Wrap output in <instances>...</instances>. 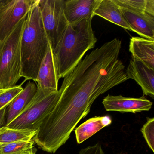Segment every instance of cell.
<instances>
[{
    "mask_svg": "<svg viewBox=\"0 0 154 154\" xmlns=\"http://www.w3.org/2000/svg\"><path fill=\"white\" fill-rule=\"evenodd\" d=\"M101 0L65 1L64 12L68 24H74L85 19L93 18L94 11Z\"/></svg>",
    "mask_w": 154,
    "mask_h": 154,
    "instance_id": "8fae6325",
    "label": "cell"
},
{
    "mask_svg": "<svg viewBox=\"0 0 154 154\" xmlns=\"http://www.w3.org/2000/svg\"><path fill=\"white\" fill-rule=\"evenodd\" d=\"M8 106L0 110V128L6 125V114Z\"/></svg>",
    "mask_w": 154,
    "mask_h": 154,
    "instance_id": "603a6c76",
    "label": "cell"
},
{
    "mask_svg": "<svg viewBox=\"0 0 154 154\" xmlns=\"http://www.w3.org/2000/svg\"><path fill=\"white\" fill-rule=\"evenodd\" d=\"M120 9L124 18L133 32L141 37L154 40V17L127 9Z\"/></svg>",
    "mask_w": 154,
    "mask_h": 154,
    "instance_id": "7c38bea8",
    "label": "cell"
},
{
    "mask_svg": "<svg viewBox=\"0 0 154 154\" xmlns=\"http://www.w3.org/2000/svg\"><path fill=\"white\" fill-rule=\"evenodd\" d=\"M35 0H5L0 5V43L26 16Z\"/></svg>",
    "mask_w": 154,
    "mask_h": 154,
    "instance_id": "52a82bcc",
    "label": "cell"
},
{
    "mask_svg": "<svg viewBox=\"0 0 154 154\" xmlns=\"http://www.w3.org/2000/svg\"><path fill=\"white\" fill-rule=\"evenodd\" d=\"M59 96L58 91L51 92L37 88V91L30 102L6 126L17 129L38 130L45 117L57 102Z\"/></svg>",
    "mask_w": 154,
    "mask_h": 154,
    "instance_id": "5b68a950",
    "label": "cell"
},
{
    "mask_svg": "<svg viewBox=\"0 0 154 154\" xmlns=\"http://www.w3.org/2000/svg\"><path fill=\"white\" fill-rule=\"evenodd\" d=\"M64 0H39L44 28L54 52L68 26L64 12Z\"/></svg>",
    "mask_w": 154,
    "mask_h": 154,
    "instance_id": "8992f818",
    "label": "cell"
},
{
    "mask_svg": "<svg viewBox=\"0 0 154 154\" xmlns=\"http://www.w3.org/2000/svg\"><path fill=\"white\" fill-rule=\"evenodd\" d=\"M94 16H99L126 30L132 31L124 18L120 8L113 0H101L94 11Z\"/></svg>",
    "mask_w": 154,
    "mask_h": 154,
    "instance_id": "9a60e30c",
    "label": "cell"
},
{
    "mask_svg": "<svg viewBox=\"0 0 154 154\" xmlns=\"http://www.w3.org/2000/svg\"><path fill=\"white\" fill-rule=\"evenodd\" d=\"M79 154H105L99 143L93 146L87 147L80 150Z\"/></svg>",
    "mask_w": 154,
    "mask_h": 154,
    "instance_id": "7402d4cb",
    "label": "cell"
},
{
    "mask_svg": "<svg viewBox=\"0 0 154 154\" xmlns=\"http://www.w3.org/2000/svg\"><path fill=\"white\" fill-rule=\"evenodd\" d=\"M120 8L154 17V0H113Z\"/></svg>",
    "mask_w": 154,
    "mask_h": 154,
    "instance_id": "ac0fdd59",
    "label": "cell"
},
{
    "mask_svg": "<svg viewBox=\"0 0 154 154\" xmlns=\"http://www.w3.org/2000/svg\"><path fill=\"white\" fill-rule=\"evenodd\" d=\"M37 91V86L35 82L29 81L25 88L7 108L6 125L12 121L30 102Z\"/></svg>",
    "mask_w": 154,
    "mask_h": 154,
    "instance_id": "5bb4252c",
    "label": "cell"
},
{
    "mask_svg": "<svg viewBox=\"0 0 154 154\" xmlns=\"http://www.w3.org/2000/svg\"><path fill=\"white\" fill-rule=\"evenodd\" d=\"M111 123V119L109 116L93 117L87 120L75 130L77 143L81 144Z\"/></svg>",
    "mask_w": 154,
    "mask_h": 154,
    "instance_id": "2e32d148",
    "label": "cell"
},
{
    "mask_svg": "<svg viewBox=\"0 0 154 154\" xmlns=\"http://www.w3.org/2000/svg\"><path fill=\"white\" fill-rule=\"evenodd\" d=\"M59 79L55 54L49 43L47 52L40 65L35 83L38 88L56 92L58 91Z\"/></svg>",
    "mask_w": 154,
    "mask_h": 154,
    "instance_id": "ba28073f",
    "label": "cell"
},
{
    "mask_svg": "<svg viewBox=\"0 0 154 154\" xmlns=\"http://www.w3.org/2000/svg\"><path fill=\"white\" fill-rule=\"evenodd\" d=\"M1 90H0V91H1Z\"/></svg>",
    "mask_w": 154,
    "mask_h": 154,
    "instance_id": "d4e9b609",
    "label": "cell"
},
{
    "mask_svg": "<svg viewBox=\"0 0 154 154\" xmlns=\"http://www.w3.org/2000/svg\"><path fill=\"white\" fill-rule=\"evenodd\" d=\"M141 132L147 144L154 152V118H148L146 123L141 129Z\"/></svg>",
    "mask_w": 154,
    "mask_h": 154,
    "instance_id": "44dd1931",
    "label": "cell"
},
{
    "mask_svg": "<svg viewBox=\"0 0 154 154\" xmlns=\"http://www.w3.org/2000/svg\"><path fill=\"white\" fill-rule=\"evenodd\" d=\"M129 52L132 59L140 61L154 70V40L132 37L130 40Z\"/></svg>",
    "mask_w": 154,
    "mask_h": 154,
    "instance_id": "4fadbf2b",
    "label": "cell"
},
{
    "mask_svg": "<svg viewBox=\"0 0 154 154\" xmlns=\"http://www.w3.org/2000/svg\"><path fill=\"white\" fill-rule=\"evenodd\" d=\"M5 0H0V5H1L2 3L4 2Z\"/></svg>",
    "mask_w": 154,
    "mask_h": 154,
    "instance_id": "cb8c5ba5",
    "label": "cell"
},
{
    "mask_svg": "<svg viewBox=\"0 0 154 154\" xmlns=\"http://www.w3.org/2000/svg\"><path fill=\"white\" fill-rule=\"evenodd\" d=\"M16 86L6 90H2L0 91V110L8 106L14 99L23 90L22 85Z\"/></svg>",
    "mask_w": 154,
    "mask_h": 154,
    "instance_id": "ffe728a7",
    "label": "cell"
},
{
    "mask_svg": "<svg viewBox=\"0 0 154 154\" xmlns=\"http://www.w3.org/2000/svg\"><path fill=\"white\" fill-rule=\"evenodd\" d=\"M92 20L69 24L55 52L59 79L64 78L81 62L97 41L92 27Z\"/></svg>",
    "mask_w": 154,
    "mask_h": 154,
    "instance_id": "3957f363",
    "label": "cell"
},
{
    "mask_svg": "<svg viewBox=\"0 0 154 154\" xmlns=\"http://www.w3.org/2000/svg\"><path fill=\"white\" fill-rule=\"evenodd\" d=\"M33 139L0 145V154H35L36 149Z\"/></svg>",
    "mask_w": 154,
    "mask_h": 154,
    "instance_id": "d6986e66",
    "label": "cell"
},
{
    "mask_svg": "<svg viewBox=\"0 0 154 154\" xmlns=\"http://www.w3.org/2000/svg\"><path fill=\"white\" fill-rule=\"evenodd\" d=\"M49 44L41 18L39 0H35L28 13L20 41L21 77L25 78L24 82H35Z\"/></svg>",
    "mask_w": 154,
    "mask_h": 154,
    "instance_id": "7a4b0ae2",
    "label": "cell"
},
{
    "mask_svg": "<svg viewBox=\"0 0 154 154\" xmlns=\"http://www.w3.org/2000/svg\"><path fill=\"white\" fill-rule=\"evenodd\" d=\"M122 41L115 38L92 51L64 78L60 96L38 127L37 136L57 150L69 139L101 94L128 80L119 59Z\"/></svg>",
    "mask_w": 154,
    "mask_h": 154,
    "instance_id": "6da1fadb",
    "label": "cell"
},
{
    "mask_svg": "<svg viewBox=\"0 0 154 154\" xmlns=\"http://www.w3.org/2000/svg\"><path fill=\"white\" fill-rule=\"evenodd\" d=\"M126 73L128 79H133L140 86L144 95L154 99V70L140 61L132 58Z\"/></svg>",
    "mask_w": 154,
    "mask_h": 154,
    "instance_id": "30bf717a",
    "label": "cell"
},
{
    "mask_svg": "<svg viewBox=\"0 0 154 154\" xmlns=\"http://www.w3.org/2000/svg\"><path fill=\"white\" fill-rule=\"evenodd\" d=\"M103 104L107 111L135 113L149 110L153 103L145 98H128L122 95L113 96L108 94L103 100Z\"/></svg>",
    "mask_w": 154,
    "mask_h": 154,
    "instance_id": "9c48e42d",
    "label": "cell"
},
{
    "mask_svg": "<svg viewBox=\"0 0 154 154\" xmlns=\"http://www.w3.org/2000/svg\"><path fill=\"white\" fill-rule=\"evenodd\" d=\"M27 16L21 20L11 34L0 43V90L16 86L21 78L20 41Z\"/></svg>",
    "mask_w": 154,
    "mask_h": 154,
    "instance_id": "277c9868",
    "label": "cell"
},
{
    "mask_svg": "<svg viewBox=\"0 0 154 154\" xmlns=\"http://www.w3.org/2000/svg\"><path fill=\"white\" fill-rule=\"evenodd\" d=\"M37 130L17 129L5 126L0 128V145L20 141H29L33 139Z\"/></svg>",
    "mask_w": 154,
    "mask_h": 154,
    "instance_id": "e0dca14e",
    "label": "cell"
}]
</instances>
